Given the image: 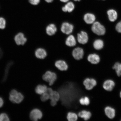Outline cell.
Masks as SVG:
<instances>
[{
	"mask_svg": "<svg viewBox=\"0 0 121 121\" xmlns=\"http://www.w3.org/2000/svg\"><path fill=\"white\" fill-rule=\"evenodd\" d=\"M45 1L48 3H50L52 2L53 0H45Z\"/></svg>",
	"mask_w": 121,
	"mask_h": 121,
	"instance_id": "obj_36",
	"label": "cell"
},
{
	"mask_svg": "<svg viewBox=\"0 0 121 121\" xmlns=\"http://www.w3.org/2000/svg\"><path fill=\"white\" fill-rule=\"evenodd\" d=\"M74 1H79L81 0H74Z\"/></svg>",
	"mask_w": 121,
	"mask_h": 121,
	"instance_id": "obj_38",
	"label": "cell"
},
{
	"mask_svg": "<svg viewBox=\"0 0 121 121\" xmlns=\"http://www.w3.org/2000/svg\"><path fill=\"white\" fill-rule=\"evenodd\" d=\"M78 40L81 44H84L87 43L88 40V36L85 31H81L78 34Z\"/></svg>",
	"mask_w": 121,
	"mask_h": 121,
	"instance_id": "obj_8",
	"label": "cell"
},
{
	"mask_svg": "<svg viewBox=\"0 0 121 121\" xmlns=\"http://www.w3.org/2000/svg\"><path fill=\"white\" fill-rule=\"evenodd\" d=\"M116 29L118 32L121 33V21L116 25Z\"/></svg>",
	"mask_w": 121,
	"mask_h": 121,
	"instance_id": "obj_31",
	"label": "cell"
},
{
	"mask_svg": "<svg viewBox=\"0 0 121 121\" xmlns=\"http://www.w3.org/2000/svg\"><path fill=\"white\" fill-rule=\"evenodd\" d=\"M9 119L7 114L5 113H2L0 114V121H9Z\"/></svg>",
	"mask_w": 121,
	"mask_h": 121,
	"instance_id": "obj_28",
	"label": "cell"
},
{
	"mask_svg": "<svg viewBox=\"0 0 121 121\" xmlns=\"http://www.w3.org/2000/svg\"><path fill=\"white\" fill-rule=\"evenodd\" d=\"M104 111L106 115L110 119H113L115 116V110L112 107L110 106L106 107L104 109Z\"/></svg>",
	"mask_w": 121,
	"mask_h": 121,
	"instance_id": "obj_12",
	"label": "cell"
},
{
	"mask_svg": "<svg viewBox=\"0 0 121 121\" xmlns=\"http://www.w3.org/2000/svg\"><path fill=\"white\" fill-rule=\"evenodd\" d=\"M15 42L18 45H23L27 41V39L25 37L22 33H19L15 36L14 38Z\"/></svg>",
	"mask_w": 121,
	"mask_h": 121,
	"instance_id": "obj_11",
	"label": "cell"
},
{
	"mask_svg": "<svg viewBox=\"0 0 121 121\" xmlns=\"http://www.w3.org/2000/svg\"><path fill=\"white\" fill-rule=\"evenodd\" d=\"M69 0H60V1L61 2L63 3L67 2L69 1Z\"/></svg>",
	"mask_w": 121,
	"mask_h": 121,
	"instance_id": "obj_35",
	"label": "cell"
},
{
	"mask_svg": "<svg viewBox=\"0 0 121 121\" xmlns=\"http://www.w3.org/2000/svg\"><path fill=\"white\" fill-rule=\"evenodd\" d=\"M50 97V95L46 92L41 95L40 99L42 102H45L49 99Z\"/></svg>",
	"mask_w": 121,
	"mask_h": 121,
	"instance_id": "obj_27",
	"label": "cell"
},
{
	"mask_svg": "<svg viewBox=\"0 0 121 121\" xmlns=\"http://www.w3.org/2000/svg\"><path fill=\"white\" fill-rule=\"evenodd\" d=\"M92 31L98 35H103L105 34L106 30L105 27L98 22H95L91 27Z\"/></svg>",
	"mask_w": 121,
	"mask_h": 121,
	"instance_id": "obj_3",
	"label": "cell"
},
{
	"mask_svg": "<svg viewBox=\"0 0 121 121\" xmlns=\"http://www.w3.org/2000/svg\"><path fill=\"white\" fill-rule=\"evenodd\" d=\"M91 113L90 111L83 110L78 112V116L79 117L84 119L85 121L90 119L91 116Z\"/></svg>",
	"mask_w": 121,
	"mask_h": 121,
	"instance_id": "obj_15",
	"label": "cell"
},
{
	"mask_svg": "<svg viewBox=\"0 0 121 121\" xmlns=\"http://www.w3.org/2000/svg\"><path fill=\"white\" fill-rule=\"evenodd\" d=\"M84 19L85 22L88 24H93L95 22L96 17L92 13H88L84 15Z\"/></svg>",
	"mask_w": 121,
	"mask_h": 121,
	"instance_id": "obj_14",
	"label": "cell"
},
{
	"mask_svg": "<svg viewBox=\"0 0 121 121\" xmlns=\"http://www.w3.org/2000/svg\"><path fill=\"white\" fill-rule=\"evenodd\" d=\"M84 51L82 48L79 47L75 48L73 51L72 54L74 58L76 60H80L83 58Z\"/></svg>",
	"mask_w": 121,
	"mask_h": 121,
	"instance_id": "obj_7",
	"label": "cell"
},
{
	"mask_svg": "<svg viewBox=\"0 0 121 121\" xmlns=\"http://www.w3.org/2000/svg\"><path fill=\"white\" fill-rule=\"evenodd\" d=\"M57 78L56 74L55 73L49 70L47 71L42 76V79L48 83L50 86L53 85Z\"/></svg>",
	"mask_w": 121,
	"mask_h": 121,
	"instance_id": "obj_1",
	"label": "cell"
},
{
	"mask_svg": "<svg viewBox=\"0 0 121 121\" xmlns=\"http://www.w3.org/2000/svg\"><path fill=\"white\" fill-rule=\"evenodd\" d=\"M97 84L96 80L93 78H86L83 82V85L87 90H92L96 85Z\"/></svg>",
	"mask_w": 121,
	"mask_h": 121,
	"instance_id": "obj_5",
	"label": "cell"
},
{
	"mask_svg": "<svg viewBox=\"0 0 121 121\" xmlns=\"http://www.w3.org/2000/svg\"><path fill=\"white\" fill-rule=\"evenodd\" d=\"M2 52L0 49V59L1 58L2 56Z\"/></svg>",
	"mask_w": 121,
	"mask_h": 121,
	"instance_id": "obj_37",
	"label": "cell"
},
{
	"mask_svg": "<svg viewBox=\"0 0 121 121\" xmlns=\"http://www.w3.org/2000/svg\"><path fill=\"white\" fill-rule=\"evenodd\" d=\"M73 28V26L72 24L67 22H64L61 25V30L64 34L69 35L72 33Z\"/></svg>",
	"mask_w": 121,
	"mask_h": 121,
	"instance_id": "obj_6",
	"label": "cell"
},
{
	"mask_svg": "<svg viewBox=\"0 0 121 121\" xmlns=\"http://www.w3.org/2000/svg\"><path fill=\"white\" fill-rule=\"evenodd\" d=\"M40 0H29V2L33 5H37L40 2Z\"/></svg>",
	"mask_w": 121,
	"mask_h": 121,
	"instance_id": "obj_32",
	"label": "cell"
},
{
	"mask_svg": "<svg viewBox=\"0 0 121 121\" xmlns=\"http://www.w3.org/2000/svg\"><path fill=\"white\" fill-rule=\"evenodd\" d=\"M43 116L41 110L38 108H35L30 112V117L31 120L37 121L41 119Z\"/></svg>",
	"mask_w": 121,
	"mask_h": 121,
	"instance_id": "obj_4",
	"label": "cell"
},
{
	"mask_svg": "<svg viewBox=\"0 0 121 121\" xmlns=\"http://www.w3.org/2000/svg\"><path fill=\"white\" fill-rule=\"evenodd\" d=\"M4 102L2 98L0 97V108L3 106L4 105Z\"/></svg>",
	"mask_w": 121,
	"mask_h": 121,
	"instance_id": "obj_34",
	"label": "cell"
},
{
	"mask_svg": "<svg viewBox=\"0 0 121 121\" xmlns=\"http://www.w3.org/2000/svg\"><path fill=\"white\" fill-rule=\"evenodd\" d=\"M75 5L73 3L69 2L66 4L62 8V10L65 12L71 13L73 11L75 8Z\"/></svg>",
	"mask_w": 121,
	"mask_h": 121,
	"instance_id": "obj_20",
	"label": "cell"
},
{
	"mask_svg": "<svg viewBox=\"0 0 121 121\" xmlns=\"http://www.w3.org/2000/svg\"><path fill=\"white\" fill-rule=\"evenodd\" d=\"M50 100H54L58 102L60 98L59 93L56 91H54L50 95Z\"/></svg>",
	"mask_w": 121,
	"mask_h": 121,
	"instance_id": "obj_23",
	"label": "cell"
},
{
	"mask_svg": "<svg viewBox=\"0 0 121 121\" xmlns=\"http://www.w3.org/2000/svg\"></svg>",
	"mask_w": 121,
	"mask_h": 121,
	"instance_id": "obj_39",
	"label": "cell"
},
{
	"mask_svg": "<svg viewBox=\"0 0 121 121\" xmlns=\"http://www.w3.org/2000/svg\"></svg>",
	"mask_w": 121,
	"mask_h": 121,
	"instance_id": "obj_40",
	"label": "cell"
},
{
	"mask_svg": "<svg viewBox=\"0 0 121 121\" xmlns=\"http://www.w3.org/2000/svg\"><path fill=\"white\" fill-rule=\"evenodd\" d=\"M113 69L116 71L118 76H121V63L117 62L113 66Z\"/></svg>",
	"mask_w": 121,
	"mask_h": 121,
	"instance_id": "obj_25",
	"label": "cell"
},
{
	"mask_svg": "<svg viewBox=\"0 0 121 121\" xmlns=\"http://www.w3.org/2000/svg\"><path fill=\"white\" fill-rule=\"evenodd\" d=\"M55 65L59 70L62 71H67L69 68L67 63L63 60H57L55 63Z\"/></svg>",
	"mask_w": 121,
	"mask_h": 121,
	"instance_id": "obj_9",
	"label": "cell"
},
{
	"mask_svg": "<svg viewBox=\"0 0 121 121\" xmlns=\"http://www.w3.org/2000/svg\"><path fill=\"white\" fill-rule=\"evenodd\" d=\"M5 19L3 17H0V29H4L5 28L6 23Z\"/></svg>",
	"mask_w": 121,
	"mask_h": 121,
	"instance_id": "obj_30",
	"label": "cell"
},
{
	"mask_svg": "<svg viewBox=\"0 0 121 121\" xmlns=\"http://www.w3.org/2000/svg\"><path fill=\"white\" fill-rule=\"evenodd\" d=\"M65 43L68 46H75L76 44V41L74 37L72 35H69L66 39Z\"/></svg>",
	"mask_w": 121,
	"mask_h": 121,
	"instance_id": "obj_21",
	"label": "cell"
},
{
	"mask_svg": "<svg viewBox=\"0 0 121 121\" xmlns=\"http://www.w3.org/2000/svg\"><path fill=\"white\" fill-rule=\"evenodd\" d=\"M79 103L82 105H88L90 103V98L87 96L81 97L79 99Z\"/></svg>",
	"mask_w": 121,
	"mask_h": 121,
	"instance_id": "obj_26",
	"label": "cell"
},
{
	"mask_svg": "<svg viewBox=\"0 0 121 121\" xmlns=\"http://www.w3.org/2000/svg\"><path fill=\"white\" fill-rule=\"evenodd\" d=\"M66 119L69 121H76L78 120V116L75 112H69L66 115Z\"/></svg>",
	"mask_w": 121,
	"mask_h": 121,
	"instance_id": "obj_24",
	"label": "cell"
},
{
	"mask_svg": "<svg viewBox=\"0 0 121 121\" xmlns=\"http://www.w3.org/2000/svg\"><path fill=\"white\" fill-rule=\"evenodd\" d=\"M93 47L95 49L100 50L102 49L104 46V43L103 40L98 39L95 40L94 42Z\"/></svg>",
	"mask_w": 121,
	"mask_h": 121,
	"instance_id": "obj_22",
	"label": "cell"
},
{
	"mask_svg": "<svg viewBox=\"0 0 121 121\" xmlns=\"http://www.w3.org/2000/svg\"><path fill=\"white\" fill-rule=\"evenodd\" d=\"M87 59L90 62L93 64H98L100 60L99 56L95 54H90L87 57Z\"/></svg>",
	"mask_w": 121,
	"mask_h": 121,
	"instance_id": "obj_13",
	"label": "cell"
},
{
	"mask_svg": "<svg viewBox=\"0 0 121 121\" xmlns=\"http://www.w3.org/2000/svg\"><path fill=\"white\" fill-rule=\"evenodd\" d=\"M50 104L52 107H54L57 105V102L54 100H50Z\"/></svg>",
	"mask_w": 121,
	"mask_h": 121,
	"instance_id": "obj_33",
	"label": "cell"
},
{
	"mask_svg": "<svg viewBox=\"0 0 121 121\" xmlns=\"http://www.w3.org/2000/svg\"><path fill=\"white\" fill-rule=\"evenodd\" d=\"M12 63H10L8 64L7 65V66L6 67V70L5 71V74L4 77L3 81H5L6 80L8 74V72L9 71V69L10 68V66L12 65Z\"/></svg>",
	"mask_w": 121,
	"mask_h": 121,
	"instance_id": "obj_29",
	"label": "cell"
},
{
	"mask_svg": "<svg viewBox=\"0 0 121 121\" xmlns=\"http://www.w3.org/2000/svg\"><path fill=\"white\" fill-rule=\"evenodd\" d=\"M109 20L112 22H113L116 20L117 18V13L116 10L113 9H110L107 12Z\"/></svg>",
	"mask_w": 121,
	"mask_h": 121,
	"instance_id": "obj_17",
	"label": "cell"
},
{
	"mask_svg": "<svg viewBox=\"0 0 121 121\" xmlns=\"http://www.w3.org/2000/svg\"><path fill=\"white\" fill-rule=\"evenodd\" d=\"M48 88L45 85L39 84L36 86L35 91L37 94L41 95L46 92Z\"/></svg>",
	"mask_w": 121,
	"mask_h": 121,
	"instance_id": "obj_18",
	"label": "cell"
},
{
	"mask_svg": "<svg viewBox=\"0 0 121 121\" xmlns=\"http://www.w3.org/2000/svg\"><path fill=\"white\" fill-rule=\"evenodd\" d=\"M46 30L47 34L49 36H52L56 32L57 29L54 24H51L48 26Z\"/></svg>",
	"mask_w": 121,
	"mask_h": 121,
	"instance_id": "obj_19",
	"label": "cell"
},
{
	"mask_svg": "<svg viewBox=\"0 0 121 121\" xmlns=\"http://www.w3.org/2000/svg\"><path fill=\"white\" fill-rule=\"evenodd\" d=\"M24 98L23 95L16 90H13L10 92L9 99L13 103H20L23 100Z\"/></svg>",
	"mask_w": 121,
	"mask_h": 121,
	"instance_id": "obj_2",
	"label": "cell"
},
{
	"mask_svg": "<svg viewBox=\"0 0 121 121\" xmlns=\"http://www.w3.org/2000/svg\"><path fill=\"white\" fill-rule=\"evenodd\" d=\"M115 85L114 82L111 79H108L104 81L103 84V87L107 91H112Z\"/></svg>",
	"mask_w": 121,
	"mask_h": 121,
	"instance_id": "obj_10",
	"label": "cell"
},
{
	"mask_svg": "<svg viewBox=\"0 0 121 121\" xmlns=\"http://www.w3.org/2000/svg\"><path fill=\"white\" fill-rule=\"evenodd\" d=\"M35 55L38 58L43 59L47 56V53L45 50L42 48H40L36 50Z\"/></svg>",
	"mask_w": 121,
	"mask_h": 121,
	"instance_id": "obj_16",
	"label": "cell"
}]
</instances>
